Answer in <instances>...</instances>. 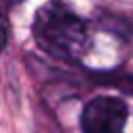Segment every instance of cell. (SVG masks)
Wrapping results in <instances>:
<instances>
[{
	"mask_svg": "<svg viewBox=\"0 0 133 133\" xmlns=\"http://www.w3.org/2000/svg\"><path fill=\"white\" fill-rule=\"evenodd\" d=\"M129 108L116 96H98L89 100L81 112L83 133H123Z\"/></svg>",
	"mask_w": 133,
	"mask_h": 133,
	"instance_id": "cell-2",
	"label": "cell"
},
{
	"mask_svg": "<svg viewBox=\"0 0 133 133\" xmlns=\"http://www.w3.org/2000/svg\"><path fill=\"white\" fill-rule=\"evenodd\" d=\"M33 37L46 54L58 60H77L87 50L85 23L62 2H48L37 10Z\"/></svg>",
	"mask_w": 133,
	"mask_h": 133,
	"instance_id": "cell-1",
	"label": "cell"
},
{
	"mask_svg": "<svg viewBox=\"0 0 133 133\" xmlns=\"http://www.w3.org/2000/svg\"><path fill=\"white\" fill-rule=\"evenodd\" d=\"M106 83L125 91V94H129V96H133V75H114V77L106 79Z\"/></svg>",
	"mask_w": 133,
	"mask_h": 133,
	"instance_id": "cell-3",
	"label": "cell"
},
{
	"mask_svg": "<svg viewBox=\"0 0 133 133\" xmlns=\"http://www.w3.org/2000/svg\"><path fill=\"white\" fill-rule=\"evenodd\" d=\"M6 42H8V29H6V21H4V17L0 15V50H4Z\"/></svg>",
	"mask_w": 133,
	"mask_h": 133,
	"instance_id": "cell-4",
	"label": "cell"
}]
</instances>
